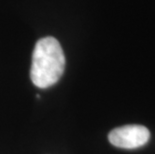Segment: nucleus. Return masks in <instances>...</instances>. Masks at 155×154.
<instances>
[{
  "label": "nucleus",
  "mask_w": 155,
  "mask_h": 154,
  "mask_svg": "<svg viewBox=\"0 0 155 154\" xmlns=\"http://www.w3.org/2000/svg\"><path fill=\"white\" fill-rule=\"evenodd\" d=\"M65 68V56L60 43L53 37H44L36 42L30 69L35 86L47 88L60 79Z\"/></svg>",
  "instance_id": "nucleus-1"
},
{
  "label": "nucleus",
  "mask_w": 155,
  "mask_h": 154,
  "mask_svg": "<svg viewBox=\"0 0 155 154\" xmlns=\"http://www.w3.org/2000/svg\"><path fill=\"white\" fill-rule=\"evenodd\" d=\"M150 138V131L142 125H125L117 127L108 134V140L115 147L134 149L143 146Z\"/></svg>",
  "instance_id": "nucleus-2"
}]
</instances>
